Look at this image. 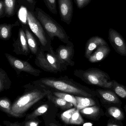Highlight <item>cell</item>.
Here are the masks:
<instances>
[{
    "label": "cell",
    "mask_w": 126,
    "mask_h": 126,
    "mask_svg": "<svg viewBox=\"0 0 126 126\" xmlns=\"http://www.w3.org/2000/svg\"><path fill=\"white\" fill-rule=\"evenodd\" d=\"M36 56L35 64L44 71L57 73L66 69L67 66L61 63L52 47L46 49L39 47Z\"/></svg>",
    "instance_id": "obj_3"
},
{
    "label": "cell",
    "mask_w": 126,
    "mask_h": 126,
    "mask_svg": "<svg viewBox=\"0 0 126 126\" xmlns=\"http://www.w3.org/2000/svg\"><path fill=\"white\" fill-rule=\"evenodd\" d=\"M106 41L102 38L98 36H93L89 39L85 47V56L89 59L95 50L101 45L107 44Z\"/></svg>",
    "instance_id": "obj_13"
},
{
    "label": "cell",
    "mask_w": 126,
    "mask_h": 126,
    "mask_svg": "<svg viewBox=\"0 0 126 126\" xmlns=\"http://www.w3.org/2000/svg\"><path fill=\"white\" fill-rule=\"evenodd\" d=\"M84 123V121L80 114V111L76 109L72 115L69 121V124L81 125Z\"/></svg>",
    "instance_id": "obj_27"
},
{
    "label": "cell",
    "mask_w": 126,
    "mask_h": 126,
    "mask_svg": "<svg viewBox=\"0 0 126 126\" xmlns=\"http://www.w3.org/2000/svg\"><path fill=\"white\" fill-rule=\"evenodd\" d=\"M79 111L86 118L94 120H98L104 114L102 109L96 105L84 108Z\"/></svg>",
    "instance_id": "obj_15"
},
{
    "label": "cell",
    "mask_w": 126,
    "mask_h": 126,
    "mask_svg": "<svg viewBox=\"0 0 126 126\" xmlns=\"http://www.w3.org/2000/svg\"><path fill=\"white\" fill-rule=\"evenodd\" d=\"M16 0H4L6 16H12L15 12Z\"/></svg>",
    "instance_id": "obj_25"
},
{
    "label": "cell",
    "mask_w": 126,
    "mask_h": 126,
    "mask_svg": "<svg viewBox=\"0 0 126 126\" xmlns=\"http://www.w3.org/2000/svg\"><path fill=\"white\" fill-rule=\"evenodd\" d=\"M74 74L88 84L107 89L112 87V82L110 81L109 75L99 69L92 68L86 70H76Z\"/></svg>",
    "instance_id": "obj_5"
},
{
    "label": "cell",
    "mask_w": 126,
    "mask_h": 126,
    "mask_svg": "<svg viewBox=\"0 0 126 126\" xmlns=\"http://www.w3.org/2000/svg\"><path fill=\"white\" fill-rule=\"evenodd\" d=\"M5 55L10 65L16 72L18 76L22 72L35 76H39L41 73V71L34 68L27 61L20 60L8 53H5Z\"/></svg>",
    "instance_id": "obj_7"
},
{
    "label": "cell",
    "mask_w": 126,
    "mask_h": 126,
    "mask_svg": "<svg viewBox=\"0 0 126 126\" xmlns=\"http://www.w3.org/2000/svg\"><path fill=\"white\" fill-rule=\"evenodd\" d=\"M95 92L96 95L106 108L112 106L121 107L122 101L113 91L100 89L96 90Z\"/></svg>",
    "instance_id": "obj_8"
},
{
    "label": "cell",
    "mask_w": 126,
    "mask_h": 126,
    "mask_svg": "<svg viewBox=\"0 0 126 126\" xmlns=\"http://www.w3.org/2000/svg\"><path fill=\"white\" fill-rule=\"evenodd\" d=\"M78 8L81 9L86 6L90 3L91 0H74Z\"/></svg>",
    "instance_id": "obj_32"
},
{
    "label": "cell",
    "mask_w": 126,
    "mask_h": 126,
    "mask_svg": "<svg viewBox=\"0 0 126 126\" xmlns=\"http://www.w3.org/2000/svg\"><path fill=\"white\" fill-rule=\"evenodd\" d=\"M107 126H123L122 121L110 118L108 120Z\"/></svg>",
    "instance_id": "obj_33"
},
{
    "label": "cell",
    "mask_w": 126,
    "mask_h": 126,
    "mask_svg": "<svg viewBox=\"0 0 126 126\" xmlns=\"http://www.w3.org/2000/svg\"><path fill=\"white\" fill-rule=\"evenodd\" d=\"M109 39L117 53L122 56H126V43L118 32L113 29H110Z\"/></svg>",
    "instance_id": "obj_10"
},
{
    "label": "cell",
    "mask_w": 126,
    "mask_h": 126,
    "mask_svg": "<svg viewBox=\"0 0 126 126\" xmlns=\"http://www.w3.org/2000/svg\"><path fill=\"white\" fill-rule=\"evenodd\" d=\"M35 85L42 86L55 91L80 97H92L96 96L95 91L82 86L66 77L56 78L46 77L32 82Z\"/></svg>",
    "instance_id": "obj_2"
},
{
    "label": "cell",
    "mask_w": 126,
    "mask_h": 126,
    "mask_svg": "<svg viewBox=\"0 0 126 126\" xmlns=\"http://www.w3.org/2000/svg\"><path fill=\"white\" fill-rule=\"evenodd\" d=\"M52 93L53 95L58 97L63 98L67 102L71 103L73 104L74 107L76 108L77 106V102L75 95L68 93L57 91L52 92Z\"/></svg>",
    "instance_id": "obj_26"
},
{
    "label": "cell",
    "mask_w": 126,
    "mask_h": 126,
    "mask_svg": "<svg viewBox=\"0 0 126 126\" xmlns=\"http://www.w3.org/2000/svg\"><path fill=\"white\" fill-rule=\"evenodd\" d=\"M61 19L62 21L69 24L72 21L73 13L72 0H58Z\"/></svg>",
    "instance_id": "obj_12"
},
{
    "label": "cell",
    "mask_w": 126,
    "mask_h": 126,
    "mask_svg": "<svg viewBox=\"0 0 126 126\" xmlns=\"http://www.w3.org/2000/svg\"><path fill=\"white\" fill-rule=\"evenodd\" d=\"M48 105L47 104H44L40 106L32 113L26 115L25 120L37 118L38 116L42 115L46 113L48 110Z\"/></svg>",
    "instance_id": "obj_24"
},
{
    "label": "cell",
    "mask_w": 126,
    "mask_h": 126,
    "mask_svg": "<svg viewBox=\"0 0 126 126\" xmlns=\"http://www.w3.org/2000/svg\"><path fill=\"white\" fill-rule=\"evenodd\" d=\"M24 92L18 96L13 101L12 112L16 118H21L35 104L43 99L51 91L42 86L35 85L32 83L24 86Z\"/></svg>",
    "instance_id": "obj_1"
},
{
    "label": "cell",
    "mask_w": 126,
    "mask_h": 126,
    "mask_svg": "<svg viewBox=\"0 0 126 126\" xmlns=\"http://www.w3.org/2000/svg\"><path fill=\"white\" fill-rule=\"evenodd\" d=\"M21 123V126H38L40 124V121L37 118L29 119Z\"/></svg>",
    "instance_id": "obj_31"
},
{
    "label": "cell",
    "mask_w": 126,
    "mask_h": 126,
    "mask_svg": "<svg viewBox=\"0 0 126 126\" xmlns=\"http://www.w3.org/2000/svg\"><path fill=\"white\" fill-rule=\"evenodd\" d=\"M47 97L49 101L63 110H67L72 108L73 106V105L71 103L67 102L63 98L53 95L52 93V91Z\"/></svg>",
    "instance_id": "obj_19"
},
{
    "label": "cell",
    "mask_w": 126,
    "mask_h": 126,
    "mask_svg": "<svg viewBox=\"0 0 126 126\" xmlns=\"http://www.w3.org/2000/svg\"><path fill=\"white\" fill-rule=\"evenodd\" d=\"M24 29L25 31L30 50L33 54L36 55L39 47L37 41L27 27H24Z\"/></svg>",
    "instance_id": "obj_18"
},
{
    "label": "cell",
    "mask_w": 126,
    "mask_h": 126,
    "mask_svg": "<svg viewBox=\"0 0 126 126\" xmlns=\"http://www.w3.org/2000/svg\"><path fill=\"white\" fill-rule=\"evenodd\" d=\"M45 5L52 14H57V10L56 5V0H44Z\"/></svg>",
    "instance_id": "obj_30"
},
{
    "label": "cell",
    "mask_w": 126,
    "mask_h": 126,
    "mask_svg": "<svg viewBox=\"0 0 126 126\" xmlns=\"http://www.w3.org/2000/svg\"><path fill=\"white\" fill-rule=\"evenodd\" d=\"M33 13L52 40L57 37L64 43L67 44L69 42V37L63 27L49 15L38 7L35 8Z\"/></svg>",
    "instance_id": "obj_4"
},
{
    "label": "cell",
    "mask_w": 126,
    "mask_h": 126,
    "mask_svg": "<svg viewBox=\"0 0 126 126\" xmlns=\"http://www.w3.org/2000/svg\"><path fill=\"white\" fill-rule=\"evenodd\" d=\"M27 21L31 31L38 39L40 47L46 49L51 47V39L33 12L27 11Z\"/></svg>",
    "instance_id": "obj_6"
},
{
    "label": "cell",
    "mask_w": 126,
    "mask_h": 126,
    "mask_svg": "<svg viewBox=\"0 0 126 126\" xmlns=\"http://www.w3.org/2000/svg\"><path fill=\"white\" fill-rule=\"evenodd\" d=\"M111 50L108 44L101 45L91 54L89 60L92 63L100 62L106 58L110 53Z\"/></svg>",
    "instance_id": "obj_14"
},
{
    "label": "cell",
    "mask_w": 126,
    "mask_h": 126,
    "mask_svg": "<svg viewBox=\"0 0 126 126\" xmlns=\"http://www.w3.org/2000/svg\"><path fill=\"white\" fill-rule=\"evenodd\" d=\"M56 53L59 60L63 65L66 66H72L75 65L72 60L75 50L73 44L71 41H69L66 46H60L56 50Z\"/></svg>",
    "instance_id": "obj_9"
},
{
    "label": "cell",
    "mask_w": 126,
    "mask_h": 126,
    "mask_svg": "<svg viewBox=\"0 0 126 126\" xmlns=\"http://www.w3.org/2000/svg\"><path fill=\"white\" fill-rule=\"evenodd\" d=\"M12 81L5 71L0 67V93L11 87Z\"/></svg>",
    "instance_id": "obj_22"
},
{
    "label": "cell",
    "mask_w": 126,
    "mask_h": 126,
    "mask_svg": "<svg viewBox=\"0 0 126 126\" xmlns=\"http://www.w3.org/2000/svg\"><path fill=\"white\" fill-rule=\"evenodd\" d=\"M124 109H125V111L126 112V105H125V106H124Z\"/></svg>",
    "instance_id": "obj_37"
},
{
    "label": "cell",
    "mask_w": 126,
    "mask_h": 126,
    "mask_svg": "<svg viewBox=\"0 0 126 126\" xmlns=\"http://www.w3.org/2000/svg\"><path fill=\"white\" fill-rule=\"evenodd\" d=\"M105 115L111 119L122 121L125 119V114L121 107L112 106L107 108Z\"/></svg>",
    "instance_id": "obj_16"
},
{
    "label": "cell",
    "mask_w": 126,
    "mask_h": 126,
    "mask_svg": "<svg viewBox=\"0 0 126 126\" xmlns=\"http://www.w3.org/2000/svg\"><path fill=\"white\" fill-rule=\"evenodd\" d=\"M93 125V124L91 123H85L83 124V126H92Z\"/></svg>",
    "instance_id": "obj_36"
},
{
    "label": "cell",
    "mask_w": 126,
    "mask_h": 126,
    "mask_svg": "<svg viewBox=\"0 0 126 126\" xmlns=\"http://www.w3.org/2000/svg\"><path fill=\"white\" fill-rule=\"evenodd\" d=\"M76 108L74 107L71 108L66 110L61 114V118L64 124H69L70 120L74 112L76 111Z\"/></svg>",
    "instance_id": "obj_29"
},
{
    "label": "cell",
    "mask_w": 126,
    "mask_h": 126,
    "mask_svg": "<svg viewBox=\"0 0 126 126\" xmlns=\"http://www.w3.org/2000/svg\"><path fill=\"white\" fill-rule=\"evenodd\" d=\"M12 103L9 98L6 97H0V110L9 117L15 118L12 112Z\"/></svg>",
    "instance_id": "obj_21"
},
{
    "label": "cell",
    "mask_w": 126,
    "mask_h": 126,
    "mask_svg": "<svg viewBox=\"0 0 126 126\" xmlns=\"http://www.w3.org/2000/svg\"><path fill=\"white\" fill-rule=\"evenodd\" d=\"M1 126V125H0V126Z\"/></svg>",
    "instance_id": "obj_38"
},
{
    "label": "cell",
    "mask_w": 126,
    "mask_h": 126,
    "mask_svg": "<svg viewBox=\"0 0 126 126\" xmlns=\"http://www.w3.org/2000/svg\"><path fill=\"white\" fill-rule=\"evenodd\" d=\"M19 21H17L14 23L0 24V39L4 40H9L12 36V29L14 27L19 26Z\"/></svg>",
    "instance_id": "obj_17"
},
{
    "label": "cell",
    "mask_w": 126,
    "mask_h": 126,
    "mask_svg": "<svg viewBox=\"0 0 126 126\" xmlns=\"http://www.w3.org/2000/svg\"><path fill=\"white\" fill-rule=\"evenodd\" d=\"M13 52L17 55L27 56L30 53L28 46L25 31L23 28H20L17 40L13 44Z\"/></svg>",
    "instance_id": "obj_11"
},
{
    "label": "cell",
    "mask_w": 126,
    "mask_h": 126,
    "mask_svg": "<svg viewBox=\"0 0 126 126\" xmlns=\"http://www.w3.org/2000/svg\"><path fill=\"white\" fill-rule=\"evenodd\" d=\"M4 125L7 126H21V123L18 122H16L14 123H12L7 121H3Z\"/></svg>",
    "instance_id": "obj_35"
},
{
    "label": "cell",
    "mask_w": 126,
    "mask_h": 126,
    "mask_svg": "<svg viewBox=\"0 0 126 126\" xmlns=\"http://www.w3.org/2000/svg\"><path fill=\"white\" fill-rule=\"evenodd\" d=\"M6 16L4 1L0 0V18Z\"/></svg>",
    "instance_id": "obj_34"
},
{
    "label": "cell",
    "mask_w": 126,
    "mask_h": 126,
    "mask_svg": "<svg viewBox=\"0 0 126 126\" xmlns=\"http://www.w3.org/2000/svg\"><path fill=\"white\" fill-rule=\"evenodd\" d=\"M75 97L77 102L76 108L79 111L84 108L96 105V102L91 97H80L76 95H75Z\"/></svg>",
    "instance_id": "obj_20"
},
{
    "label": "cell",
    "mask_w": 126,
    "mask_h": 126,
    "mask_svg": "<svg viewBox=\"0 0 126 126\" xmlns=\"http://www.w3.org/2000/svg\"><path fill=\"white\" fill-rule=\"evenodd\" d=\"M18 2L27 10L34 12L35 9L36 0H18Z\"/></svg>",
    "instance_id": "obj_28"
},
{
    "label": "cell",
    "mask_w": 126,
    "mask_h": 126,
    "mask_svg": "<svg viewBox=\"0 0 126 126\" xmlns=\"http://www.w3.org/2000/svg\"><path fill=\"white\" fill-rule=\"evenodd\" d=\"M112 88L113 91L118 97L126 99V87L118 83L117 81L113 80Z\"/></svg>",
    "instance_id": "obj_23"
}]
</instances>
